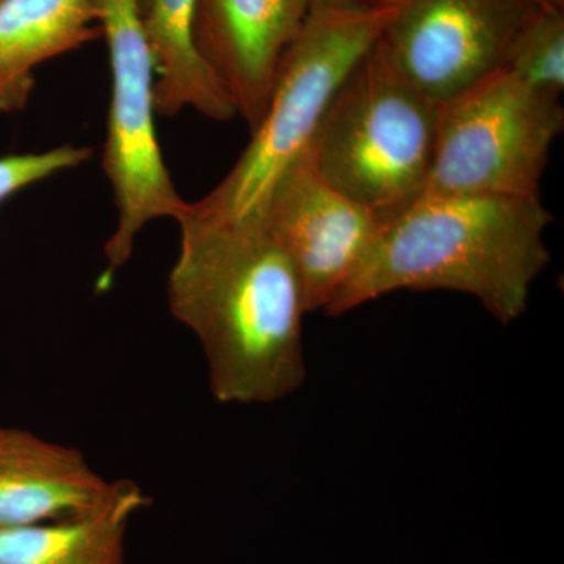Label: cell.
I'll return each instance as SVG.
<instances>
[{
  "mask_svg": "<svg viewBox=\"0 0 564 564\" xmlns=\"http://www.w3.org/2000/svg\"><path fill=\"white\" fill-rule=\"evenodd\" d=\"M166 281L177 322L202 344L220 403L280 402L306 380L302 284L262 217L212 220L182 212Z\"/></svg>",
  "mask_w": 564,
  "mask_h": 564,
  "instance_id": "6da1fadb",
  "label": "cell"
},
{
  "mask_svg": "<svg viewBox=\"0 0 564 564\" xmlns=\"http://www.w3.org/2000/svg\"><path fill=\"white\" fill-rule=\"evenodd\" d=\"M552 220L540 195L419 196L381 225L325 314L344 315L393 292L452 291L508 325L525 313L551 261L544 234Z\"/></svg>",
  "mask_w": 564,
  "mask_h": 564,
  "instance_id": "7a4b0ae2",
  "label": "cell"
},
{
  "mask_svg": "<svg viewBox=\"0 0 564 564\" xmlns=\"http://www.w3.org/2000/svg\"><path fill=\"white\" fill-rule=\"evenodd\" d=\"M395 10L314 0L278 68L272 96L243 154L207 195L187 203L192 217H262L282 173L302 158L340 85L367 54Z\"/></svg>",
  "mask_w": 564,
  "mask_h": 564,
  "instance_id": "3957f363",
  "label": "cell"
},
{
  "mask_svg": "<svg viewBox=\"0 0 564 564\" xmlns=\"http://www.w3.org/2000/svg\"><path fill=\"white\" fill-rule=\"evenodd\" d=\"M441 104L375 43L340 85L304 151L315 173L381 221L406 209L432 170Z\"/></svg>",
  "mask_w": 564,
  "mask_h": 564,
  "instance_id": "277c9868",
  "label": "cell"
},
{
  "mask_svg": "<svg viewBox=\"0 0 564 564\" xmlns=\"http://www.w3.org/2000/svg\"><path fill=\"white\" fill-rule=\"evenodd\" d=\"M560 98L502 69L441 104L422 195H540L552 144L564 129Z\"/></svg>",
  "mask_w": 564,
  "mask_h": 564,
  "instance_id": "5b68a950",
  "label": "cell"
},
{
  "mask_svg": "<svg viewBox=\"0 0 564 564\" xmlns=\"http://www.w3.org/2000/svg\"><path fill=\"white\" fill-rule=\"evenodd\" d=\"M109 46L110 106L102 170L113 192L117 226L104 247L106 276L132 258L139 234L159 218L177 221L182 199L155 131V69L139 0H91Z\"/></svg>",
  "mask_w": 564,
  "mask_h": 564,
  "instance_id": "8992f818",
  "label": "cell"
},
{
  "mask_svg": "<svg viewBox=\"0 0 564 564\" xmlns=\"http://www.w3.org/2000/svg\"><path fill=\"white\" fill-rule=\"evenodd\" d=\"M540 10L529 0H406L377 44L404 79L444 104L507 68Z\"/></svg>",
  "mask_w": 564,
  "mask_h": 564,
  "instance_id": "52a82bcc",
  "label": "cell"
},
{
  "mask_svg": "<svg viewBox=\"0 0 564 564\" xmlns=\"http://www.w3.org/2000/svg\"><path fill=\"white\" fill-rule=\"evenodd\" d=\"M262 221L295 269L307 314L325 313L383 225L323 181L304 154L274 184Z\"/></svg>",
  "mask_w": 564,
  "mask_h": 564,
  "instance_id": "ba28073f",
  "label": "cell"
},
{
  "mask_svg": "<svg viewBox=\"0 0 564 564\" xmlns=\"http://www.w3.org/2000/svg\"><path fill=\"white\" fill-rule=\"evenodd\" d=\"M314 0H196L195 43L250 131Z\"/></svg>",
  "mask_w": 564,
  "mask_h": 564,
  "instance_id": "9c48e42d",
  "label": "cell"
},
{
  "mask_svg": "<svg viewBox=\"0 0 564 564\" xmlns=\"http://www.w3.org/2000/svg\"><path fill=\"white\" fill-rule=\"evenodd\" d=\"M113 486L77 448L0 425V529L88 513L109 499Z\"/></svg>",
  "mask_w": 564,
  "mask_h": 564,
  "instance_id": "30bf717a",
  "label": "cell"
},
{
  "mask_svg": "<svg viewBox=\"0 0 564 564\" xmlns=\"http://www.w3.org/2000/svg\"><path fill=\"white\" fill-rule=\"evenodd\" d=\"M99 36L91 0H0V115L28 107L40 65Z\"/></svg>",
  "mask_w": 564,
  "mask_h": 564,
  "instance_id": "8fae6325",
  "label": "cell"
},
{
  "mask_svg": "<svg viewBox=\"0 0 564 564\" xmlns=\"http://www.w3.org/2000/svg\"><path fill=\"white\" fill-rule=\"evenodd\" d=\"M141 24L155 69V111L174 117L193 109L214 121L237 110L195 43L196 0H139Z\"/></svg>",
  "mask_w": 564,
  "mask_h": 564,
  "instance_id": "7c38bea8",
  "label": "cell"
},
{
  "mask_svg": "<svg viewBox=\"0 0 564 564\" xmlns=\"http://www.w3.org/2000/svg\"><path fill=\"white\" fill-rule=\"evenodd\" d=\"M150 503L135 481H115L109 499L88 513L0 529V564H124L133 516Z\"/></svg>",
  "mask_w": 564,
  "mask_h": 564,
  "instance_id": "4fadbf2b",
  "label": "cell"
},
{
  "mask_svg": "<svg viewBox=\"0 0 564 564\" xmlns=\"http://www.w3.org/2000/svg\"><path fill=\"white\" fill-rule=\"evenodd\" d=\"M508 73L534 90H564V10H540L519 36Z\"/></svg>",
  "mask_w": 564,
  "mask_h": 564,
  "instance_id": "5bb4252c",
  "label": "cell"
},
{
  "mask_svg": "<svg viewBox=\"0 0 564 564\" xmlns=\"http://www.w3.org/2000/svg\"><path fill=\"white\" fill-rule=\"evenodd\" d=\"M95 151L90 147L62 144L47 151L24 152L0 158V204L9 202L11 196L50 180L57 174L77 169L93 159Z\"/></svg>",
  "mask_w": 564,
  "mask_h": 564,
  "instance_id": "9a60e30c",
  "label": "cell"
},
{
  "mask_svg": "<svg viewBox=\"0 0 564 564\" xmlns=\"http://www.w3.org/2000/svg\"><path fill=\"white\" fill-rule=\"evenodd\" d=\"M339 2L351 3V6L364 7V9L395 10L406 0H339Z\"/></svg>",
  "mask_w": 564,
  "mask_h": 564,
  "instance_id": "2e32d148",
  "label": "cell"
},
{
  "mask_svg": "<svg viewBox=\"0 0 564 564\" xmlns=\"http://www.w3.org/2000/svg\"><path fill=\"white\" fill-rule=\"evenodd\" d=\"M529 2L543 10H564V0H529Z\"/></svg>",
  "mask_w": 564,
  "mask_h": 564,
  "instance_id": "e0dca14e",
  "label": "cell"
}]
</instances>
